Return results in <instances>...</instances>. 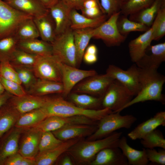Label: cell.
Segmentation results:
<instances>
[{"instance_id":"cell-10","label":"cell","mask_w":165,"mask_h":165,"mask_svg":"<svg viewBox=\"0 0 165 165\" xmlns=\"http://www.w3.org/2000/svg\"><path fill=\"white\" fill-rule=\"evenodd\" d=\"M113 80L106 74H97L79 82L74 87L71 92L85 93L102 97Z\"/></svg>"},{"instance_id":"cell-3","label":"cell","mask_w":165,"mask_h":165,"mask_svg":"<svg viewBox=\"0 0 165 165\" xmlns=\"http://www.w3.org/2000/svg\"><path fill=\"white\" fill-rule=\"evenodd\" d=\"M41 108L47 117L52 116L61 117L81 116L97 121L112 112L108 108L99 109L82 108L61 97H48L44 106Z\"/></svg>"},{"instance_id":"cell-44","label":"cell","mask_w":165,"mask_h":165,"mask_svg":"<svg viewBox=\"0 0 165 165\" xmlns=\"http://www.w3.org/2000/svg\"><path fill=\"white\" fill-rule=\"evenodd\" d=\"M0 80L2 82L6 91L12 95L20 96L24 95L27 92L22 85L14 81L8 80L0 76Z\"/></svg>"},{"instance_id":"cell-21","label":"cell","mask_w":165,"mask_h":165,"mask_svg":"<svg viewBox=\"0 0 165 165\" xmlns=\"http://www.w3.org/2000/svg\"><path fill=\"white\" fill-rule=\"evenodd\" d=\"M76 138L63 141L57 147L50 150L39 152L35 158L36 165H51L62 154L81 140Z\"/></svg>"},{"instance_id":"cell-19","label":"cell","mask_w":165,"mask_h":165,"mask_svg":"<svg viewBox=\"0 0 165 165\" xmlns=\"http://www.w3.org/2000/svg\"><path fill=\"white\" fill-rule=\"evenodd\" d=\"M92 165H128L126 157L118 147L107 148L100 151L90 162Z\"/></svg>"},{"instance_id":"cell-39","label":"cell","mask_w":165,"mask_h":165,"mask_svg":"<svg viewBox=\"0 0 165 165\" xmlns=\"http://www.w3.org/2000/svg\"><path fill=\"white\" fill-rule=\"evenodd\" d=\"M155 0H126L123 2L121 14L127 16L151 5Z\"/></svg>"},{"instance_id":"cell-6","label":"cell","mask_w":165,"mask_h":165,"mask_svg":"<svg viewBox=\"0 0 165 165\" xmlns=\"http://www.w3.org/2000/svg\"><path fill=\"white\" fill-rule=\"evenodd\" d=\"M134 96L122 83L114 79L102 98V108H108L113 112H121Z\"/></svg>"},{"instance_id":"cell-59","label":"cell","mask_w":165,"mask_h":165,"mask_svg":"<svg viewBox=\"0 0 165 165\" xmlns=\"http://www.w3.org/2000/svg\"></svg>"},{"instance_id":"cell-46","label":"cell","mask_w":165,"mask_h":165,"mask_svg":"<svg viewBox=\"0 0 165 165\" xmlns=\"http://www.w3.org/2000/svg\"><path fill=\"white\" fill-rule=\"evenodd\" d=\"M2 165H36L35 159L25 157L17 152L7 158Z\"/></svg>"},{"instance_id":"cell-4","label":"cell","mask_w":165,"mask_h":165,"mask_svg":"<svg viewBox=\"0 0 165 165\" xmlns=\"http://www.w3.org/2000/svg\"><path fill=\"white\" fill-rule=\"evenodd\" d=\"M120 112H112L100 119L97 130L89 136L88 141L103 138L121 128H130L137 120V118L131 115H122Z\"/></svg>"},{"instance_id":"cell-40","label":"cell","mask_w":165,"mask_h":165,"mask_svg":"<svg viewBox=\"0 0 165 165\" xmlns=\"http://www.w3.org/2000/svg\"><path fill=\"white\" fill-rule=\"evenodd\" d=\"M13 66L17 72L21 85L23 86L27 92L38 79L33 68L24 66Z\"/></svg>"},{"instance_id":"cell-47","label":"cell","mask_w":165,"mask_h":165,"mask_svg":"<svg viewBox=\"0 0 165 165\" xmlns=\"http://www.w3.org/2000/svg\"><path fill=\"white\" fill-rule=\"evenodd\" d=\"M148 161L160 165H165V150L162 149L157 151L154 148H145Z\"/></svg>"},{"instance_id":"cell-50","label":"cell","mask_w":165,"mask_h":165,"mask_svg":"<svg viewBox=\"0 0 165 165\" xmlns=\"http://www.w3.org/2000/svg\"><path fill=\"white\" fill-rule=\"evenodd\" d=\"M97 53L85 51L83 56L84 61L88 64L96 62L98 59Z\"/></svg>"},{"instance_id":"cell-28","label":"cell","mask_w":165,"mask_h":165,"mask_svg":"<svg viewBox=\"0 0 165 165\" xmlns=\"http://www.w3.org/2000/svg\"><path fill=\"white\" fill-rule=\"evenodd\" d=\"M41 39L51 43L57 36L54 22L49 12L47 14L33 18Z\"/></svg>"},{"instance_id":"cell-12","label":"cell","mask_w":165,"mask_h":165,"mask_svg":"<svg viewBox=\"0 0 165 165\" xmlns=\"http://www.w3.org/2000/svg\"><path fill=\"white\" fill-rule=\"evenodd\" d=\"M62 82L64 88L62 94L66 97L71 92L74 87L79 82L88 77L97 74L93 70H83L60 62Z\"/></svg>"},{"instance_id":"cell-20","label":"cell","mask_w":165,"mask_h":165,"mask_svg":"<svg viewBox=\"0 0 165 165\" xmlns=\"http://www.w3.org/2000/svg\"><path fill=\"white\" fill-rule=\"evenodd\" d=\"M165 125V112H159L153 117L138 125L128 134V136L132 140L141 139L158 127Z\"/></svg>"},{"instance_id":"cell-45","label":"cell","mask_w":165,"mask_h":165,"mask_svg":"<svg viewBox=\"0 0 165 165\" xmlns=\"http://www.w3.org/2000/svg\"><path fill=\"white\" fill-rule=\"evenodd\" d=\"M101 6L108 18L113 14L120 11L121 0H99Z\"/></svg>"},{"instance_id":"cell-35","label":"cell","mask_w":165,"mask_h":165,"mask_svg":"<svg viewBox=\"0 0 165 165\" xmlns=\"http://www.w3.org/2000/svg\"><path fill=\"white\" fill-rule=\"evenodd\" d=\"M39 57L17 48L13 53L9 62L13 66L33 68Z\"/></svg>"},{"instance_id":"cell-31","label":"cell","mask_w":165,"mask_h":165,"mask_svg":"<svg viewBox=\"0 0 165 165\" xmlns=\"http://www.w3.org/2000/svg\"><path fill=\"white\" fill-rule=\"evenodd\" d=\"M92 28L73 30L74 42L76 49L77 67L80 64L85 50L91 38Z\"/></svg>"},{"instance_id":"cell-34","label":"cell","mask_w":165,"mask_h":165,"mask_svg":"<svg viewBox=\"0 0 165 165\" xmlns=\"http://www.w3.org/2000/svg\"><path fill=\"white\" fill-rule=\"evenodd\" d=\"M14 34L19 41L37 38L39 37L33 18L27 19L23 21Z\"/></svg>"},{"instance_id":"cell-17","label":"cell","mask_w":165,"mask_h":165,"mask_svg":"<svg viewBox=\"0 0 165 165\" xmlns=\"http://www.w3.org/2000/svg\"><path fill=\"white\" fill-rule=\"evenodd\" d=\"M96 125L72 124L64 126L52 132L57 138L62 141L81 138L92 134L97 127Z\"/></svg>"},{"instance_id":"cell-24","label":"cell","mask_w":165,"mask_h":165,"mask_svg":"<svg viewBox=\"0 0 165 165\" xmlns=\"http://www.w3.org/2000/svg\"><path fill=\"white\" fill-rule=\"evenodd\" d=\"M17 47L30 53L39 56L53 55L51 43L38 38L19 41Z\"/></svg>"},{"instance_id":"cell-26","label":"cell","mask_w":165,"mask_h":165,"mask_svg":"<svg viewBox=\"0 0 165 165\" xmlns=\"http://www.w3.org/2000/svg\"><path fill=\"white\" fill-rule=\"evenodd\" d=\"M108 18L105 14L95 18L87 17L79 13L77 10L72 9L70 13V28L72 30L97 27Z\"/></svg>"},{"instance_id":"cell-27","label":"cell","mask_w":165,"mask_h":165,"mask_svg":"<svg viewBox=\"0 0 165 165\" xmlns=\"http://www.w3.org/2000/svg\"><path fill=\"white\" fill-rule=\"evenodd\" d=\"M63 91V86L61 82L38 79L27 93L43 96L53 94H62Z\"/></svg>"},{"instance_id":"cell-29","label":"cell","mask_w":165,"mask_h":165,"mask_svg":"<svg viewBox=\"0 0 165 165\" xmlns=\"http://www.w3.org/2000/svg\"><path fill=\"white\" fill-rule=\"evenodd\" d=\"M162 6V0H155L150 6L130 15L129 19L150 28Z\"/></svg>"},{"instance_id":"cell-58","label":"cell","mask_w":165,"mask_h":165,"mask_svg":"<svg viewBox=\"0 0 165 165\" xmlns=\"http://www.w3.org/2000/svg\"><path fill=\"white\" fill-rule=\"evenodd\" d=\"M125 0H121L122 3L123 2H124V1H125Z\"/></svg>"},{"instance_id":"cell-33","label":"cell","mask_w":165,"mask_h":165,"mask_svg":"<svg viewBox=\"0 0 165 165\" xmlns=\"http://www.w3.org/2000/svg\"><path fill=\"white\" fill-rule=\"evenodd\" d=\"M47 117L41 108L20 115L14 127L24 130L36 125Z\"/></svg>"},{"instance_id":"cell-7","label":"cell","mask_w":165,"mask_h":165,"mask_svg":"<svg viewBox=\"0 0 165 165\" xmlns=\"http://www.w3.org/2000/svg\"><path fill=\"white\" fill-rule=\"evenodd\" d=\"M120 14V11L113 14L99 26L93 28V38L101 39L108 46H120L127 38L120 33L117 27V21Z\"/></svg>"},{"instance_id":"cell-41","label":"cell","mask_w":165,"mask_h":165,"mask_svg":"<svg viewBox=\"0 0 165 165\" xmlns=\"http://www.w3.org/2000/svg\"><path fill=\"white\" fill-rule=\"evenodd\" d=\"M63 141L56 137L52 132H42L39 143L38 153L55 148Z\"/></svg>"},{"instance_id":"cell-38","label":"cell","mask_w":165,"mask_h":165,"mask_svg":"<svg viewBox=\"0 0 165 165\" xmlns=\"http://www.w3.org/2000/svg\"><path fill=\"white\" fill-rule=\"evenodd\" d=\"M141 143L145 148L160 147L165 149V139L161 131L156 129L141 139Z\"/></svg>"},{"instance_id":"cell-53","label":"cell","mask_w":165,"mask_h":165,"mask_svg":"<svg viewBox=\"0 0 165 165\" xmlns=\"http://www.w3.org/2000/svg\"><path fill=\"white\" fill-rule=\"evenodd\" d=\"M38 1L45 7L49 9L59 0H38Z\"/></svg>"},{"instance_id":"cell-14","label":"cell","mask_w":165,"mask_h":165,"mask_svg":"<svg viewBox=\"0 0 165 165\" xmlns=\"http://www.w3.org/2000/svg\"><path fill=\"white\" fill-rule=\"evenodd\" d=\"M154 30V26L152 24L148 30L129 42V51L132 61L136 63L146 53L147 50L153 40Z\"/></svg>"},{"instance_id":"cell-23","label":"cell","mask_w":165,"mask_h":165,"mask_svg":"<svg viewBox=\"0 0 165 165\" xmlns=\"http://www.w3.org/2000/svg\"><path fill=\"white\" fill-rule=\"evenodd\" d=\"M148 49L151 51V54L147 55L146 53L135 64L140 68H155L157 69L165 61V42L151 45Z\"/></svg>"},{"instance_id":"cell-25","label":"cell","mask_w":165,"mask_h":165,"mask_svg":"<svg viewBox=\"0 0 165 165\" xmlns=\"http://www.w3.org/2000/svg\"><path fill=\"white\" fill-rule=\"evenodd\" d=\"M118 147L121 149L123 154L127 158L128 165H146L148 161L147 158L146 149L142 150L135 149L128 144L127 140L125 136L120 138Z\"/></svg>"},{"instance_id":"cell-1","label":"cell","mask_w":165,"mask_h":165,"mask_svg":"<svg viewBox=\"0 0 165 165\" xmlns=\"http://www.w3.org/2000/svg\"><path fill=\"white\" fill-rule=\"evenodd\" d=\"M155 68H140L139 80L140 90L135 97L124 106L122 111L134 104L148 101L165 103L162 94L165 77Z\"/></svg>"},{"instance_id":"cell-43","label":"cell","mask_w":165,"mask_h":165,"mask_svg":"<svg viewBox=\"0 0 165 165\" xmlns=\"http://www.w3.org/2000/svg\"><path fill=\"white\" fill-rule=\"evenodd\" d=\"M0 76L21 84L16 70L9 61L0 62Z\"/></svg>"},{"instance_id":"cell-22","label":"cell","mask_w":165,"mask_h":165,"mask_svg":"<svg viewBox=\"0 0 165 165\" xmlns=\"http://www.w3.org/2000/svg\"><path fill=\"white\" fill-rule=\"evenodd\" d=\"M7 4L33 18L46 15L49 9L44 7L38 0H4Z\"/></svg>"},{"instance_id":"cell-8","label":"cell","mask_w":165,"mask_h":165,"mask_svg":"<svg viewBox=\"0 0 165 165\" xmlns=\"http://www.w3.org/2000/svg\"><path fill=\"white\" fill-rule=\"evenodd\" d=\"M31 16L0 0V39L14 34L19 25Z\"/></svg>"},{"instance_id":"cell-37","label":"cell","mask_w":165,"mask_h":165,"mask_svg":"<svg viewBox=\"0 0 165 165\" xmlns=\"http://www.w3.org/2000/svg\"><path fill=\"white\" fill-rule=\"evenodd\" d=\"M19 41L14 34L0 39V62L9 61L13 53L18 48Z\"/></svg>"},{"instance_id":"cell-36","label":"cell","mask_w":165,"mask_h":165,"mask_svg":"<svg viewBox=\"0 0 165 165\" xmlns=\"http://www.w3.org/2000/svg\"><path fill=\"white\" fill-rule=\"evenodd\" d=\"M117 26L120 33L127 37L131 32H145L150 28L142 24L131 20L127 16L123 15L119 16Z\"/></svg>"},{"instance_id":"cell-32","label":"cell","mask_w":165,"mask_h":165,"mask_svg":"<svg viewBox=\"0 0 165 165\" xmlns=\"http://www.w3.org/2000/svg\"><path fill=\"white\" fill-rule=\"evenodd\" d=\"M6 102L0 108V140L4 134L14 127L20 116Z\"/></svg>"},{"instance_id":"cell-11","label":"cell","mask_w":165,"mask_h":165,"mask_svg":"<svg viewBox=\"0 0 165 165\" xmlns=\"http://www.w3.org/2000/svg\"><path fill=\"white\" fill-rule=\"evenodd\" d=\"M59 62L53 55L40 56L33 70L37 79L61 82Z\"/></svg>"},{"instance_id":"cell-55","label":"cell","mask_w":165,"mask_h":165,"mask_svg":"<svg viewBox=\"0 0 165 165\" xmlns=\"http://www.w3.org/2000/svg\"><path fill=\"white\" fill-rule=\"evenodd\" d=\"M5 91L4 87L0 80V95L3 94Z\"/></svg>"},{"instance_id":"cell-48","label":"cell","mask_w":165,"mask_h":165,"mask_svg":"<svg viewBox=\"0 0 165 165\" xmlns=\"http://www.w3.org/2000/svg\"><path fill=\"white\" fill-rule=\"evenodd\" d=\"M81 10L82 15L90 18H96L104 14L99 6L89 8H82Z\"/></svg>"},{"instance_id":"cell-56","label":"cell","mask_w":165,"mask_h":165,"mask_svg":"<svg viewBox=\"0 0 165 165\" xmlns=\"http://www.w3.org/2000/svg\"><path fill=\"white\" fill-rule=\"evenodd\" d=\"M96 1H97V3H98L99 6H100V7L101 8L103 13H104V14H105V12L104 11V10H103V9H102V8H101V5H100V1L99 0H96Z\"/></svg>"},{"instance_id":"cell-18","label":"cell","mask_w":165,"mask_h":165,"mask_svg":"<svg viewBox=\"0 0 165 165\" xmlns=\"http://www.w3.org/2000/svg\"><path fill=\"white\" fill-rule=\"evenodd\" d=\"M72 9L61 0H59L49 9V13L55 23L57 35L70 28Z\"/></svg>"},{"instance_id":"cell-49","label":"cell","mask_w":165,"mask_h":165,"mask_svg":"<svg viewBox=\"0 0 165 165\" xmlns=\"http://www.w3.org/2000/svg\"><path fill=\"white\" fill-rule=\"evenodd\" d=\"M72 9L81 10L86 0H61Z\"/></svg>"},{"instance_id":"cell-54","label":"cell","mask_w":165,"mask_h":165,"mask_svg":"<svg viewBox=\"0 0 165 165\" xmlns=\"http://www.w3.org/2000/svg\"><path fill=\"white\" fill-rule=\"evenodd\" d=\"M61 164L62 165H72L73 163L70 157L68 155H65L62 159Z\"/></svg>"},{"instance_id":"cell-9","label":"cell","mask_w":165,"mask_h":165,"mask_svg":"<svg viewBox=\"0 0 165 165\" xmlns=\"http://www.w3.org/2000/svg\"><path fill=\"white\" fill-rule=\"evenodd\" d=\"M140 68L136 64L127 70L113 65H110L106 71L108 76L118 80L135 96L140 90L139 80Z\"/></svg>"},{"instance_id":"cell-52","label":"cell","mask_w":165,"mask_h":165,"mask_svg":"<svg viewBox=\"0 0 165 165\" xmlns=\"http://www.w3.org/2000/svg\"><path fill=\"white\" fill-rule=\"evenodd\" d=\"M97 6L100 7L96 0H86L83 3L82 8H89Z\"/></svg>"},{"instance_id":"cell-16","label":"cell","mask_w":165,"mask_h":165,"mask_svg":"<svg viewBox=\"0 0 165 165\" xmlns=\"http://www.w3.org/2000/svg\"><path fill=\"white\" fill-rule=\"evenodd\" d=\"M24 130L14 127L0 140V165L9 156L18 152L21 134Z\"/></svg>"},{"instance_id":"cell-13","label":"cell","mask_w":165,"mask_h":165,"mask_svg":"<svg viewBox=\"0 0 165 165\" xmlns=\"http://www.w3.org/2000/svg\"><path fill=\"white\" fill-rule=\"evenodd\" d=\"M48 97L46 96H37L27 93L21 96H13L6 103L14 111L20 115L42 107Z\"/></svg>"},{"instance_id":"cell-30","label":"cell","mask_w":165,"mask_h":165,"mask_svg":"<svg viewBox=\"0 0 165 165\" xmlns=\"http://www.w3.org/2000/svg\"><path fill=\"white\" fill-rule=\"evenodd\" d=\"M68 96L72 103L80 108L89 109L103 108L101 104L102 97L73 92H71Z\"/></svg>"},{"instance_id":"cell-51","label":"cell","mask_w":165,"mask_h":165,"mask_svg":"<svg viewBox=\"0 0 165 165\" xmlns=\"http://www.w3.org/2000/svg\"><path fill=\"white\" fill-rule=\"evenodd\" d=\"M13 96L6 91L3 94L0 95V108Z\"/></svg>"},{"instance_id":"cell-5","label":"cell","mask_w":165,"mask_h":165,"mask_svg":"<svg viewBox=\"0 0 165 165\" xmlns=\"http://www.w3.org/2000/svg\"><path fill=\"white\" fill-rule=\"evenodd\" d=\"M53 55L61 62L77 67L73 30L71 28L57 36L51 43Z\"/></svg>"},{"instance_id":"cell-15","label":"cell","mask_w":165,"mask_h":165,"mask_svg":"<svg viewBox=\"0 0 165 165\" xmlns=\"http://www.w3.org/2000/svg\"><path fill=\"white\" fill-rule=\"evenodd\" d=\"M24 131L18 152L25 157L35 159L39 152L42 132L33 128L26 129Z\"/></svg>"},{"instance_id":"cell-2","label":"cell","mask_w":165,"mask_h":165,"mask_svg":"<svg viewBox=\"0 0 165 165\" xmlns=\"http://www.w3.org/2000/svg\"><path fill=\"white\" fill-rule=\"evenodd\" d=\"M121 132H114L103 138L87 141L80 140L70 148L67 154L78 164H85L90 162L96 155L104 148L118 147Z\"/></svg>"},{"instance_id":"cell-42","label":"cell","mask_w":165,"mask_h":165,"mask_svg":"<svg viewBox=\"0 0 165 165\" xmlns=\"http://www.w3.org/2000/svg\"><path fill=\"white\" fill-rule=\"evenodd\" d=\"M153 24L155 27L153 40H159L165 35V6H161Z\"/></svg>"},{"instance_id":"cell-57","label":"cell","mask_w":165,"mask_h":165,"mask_svg":"<svg viewBox=\"0 0 165 165\" xmlns=\"http://www.w3.org/2000/svg\"><path fill=\"white\" fill-rule=\"evenodd\" d=\"M162 6H165V0H162Z\"/></svg>"}]
</instances>
